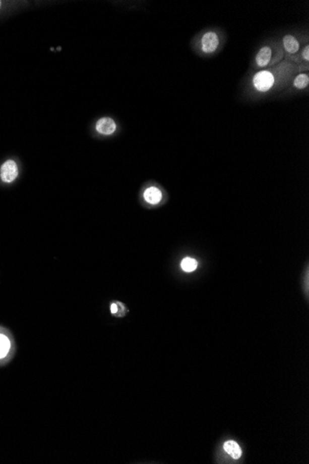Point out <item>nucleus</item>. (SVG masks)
I'll use <instances>...</instances> for the list:
<instances>
[{
  "label": "nucleus",
  "instance_id": "1",
  "mask_svg": "<svg viewBox=\"0 0 309 464\" xmlns=\"http://www.w3.org/2000/svg\"><path fill=\"white\" fill-rule=\"evenodd\" d=\"M16 354V344L9 329L0 326V367L12 362Z\"/></svg>",
  "mask_w": 309,
  "mask_h": 464
},
{
  "label": "nucleus",
  "instance_id": "12",
  "mask_svg": "<svg viewBox=\"0 0 309 464\" xmlns=\"http://www.w3.org/2000/svg\"><path fill=\"white\" fill-rule=\"evenodd\" d=\"M120 303H112L110 305V312L111 314H114V315H121V313H120Z\"/></svg>",
  "mask_w": 309,
  "mask_h": 464
},
{
  "label": "nucleus",
  "instance_id": "3",
  "mask_svg": "<svg viewBox=\"0 0 309 464\" xmlns=\"http://www.w3.org/2000/svg\"><path fill=\"white\" fill-rule=\"evenodd\" d=\"M18 175H19V169H18L17 163H15L13 160H8L2 164L1 169H0V178L4 183L11 184L17 179Z\"/></svg>",
  "mask_w": 309,
  "mask_h": 464
},
{
  "label": "nucleus",
  "instance_id": "8",
  "mask_svg": "<svg viewBox=\"0 0 309 464\" xmlns=\"http://www.w3.org/2000/svg\"><path fill=\"white\" fill-rule=\"evenodd\" d=\"M282 43H283V47L288 54L293 55L297 53V51L300 48V45L298 40L292 35V34H286L282 38Z\"/></svg>",
  "mask_w": 309,
  "mask_h": 464
},
{
  "label": "nucleus",
  "instance_id": "2",
  "mask_svg": "<svg viewBox=\"0 0 309 464\" xmlns=\"http://www.w3.org/2000/svg\"><path fill=\"white\" fill-rule=\"evenodd\" d=\"M275 83L274 74L270 71H260L253 77V85L259 92H268L272 88Z\"/></svg>",
  "mask_w": 309,
  "mask_h": 464
},
{
  "label": "nucleus",
  "instance_id": "5",
  "mask_svg": "<svg viewBox=\"0 0 309 464\" xmlns=\"http://www.w3.org/2000/svg\"><path fill=\"white\" fill-rule=\"evenodd\" d=\"M96 130L98 134L111 135L117 130V124L111 118H101L96 122Z\"/></svg>",
  "mask_w": 309,
  "mask_h": 464
},
{
  "label": "nucleus",
  "instance_id": "7",
  "mask_svg": "<svg viewBox=\"0 0 309 464\" xmlns=\"http://www.w3.org/2000/svg\"><path fill=\"white\" fill-rule=\"evenodd\" d=\"M272 58V49L269 45H265L259 49L257 56H256V62L258 66L260 68H264L270 64V61Z\"/></svg>",
  "mask_w": 309,
  "mask_h": 464
},
{
  "label": "nucleus",
  "instance_id": "4",
  "mask_svg": "<svg viewBox=\"0 0 309 464\" xmlns=\"http://www.w3.org/2000/svg\"><path fill=\"white\" fill-rule=\"evenodd\" d=\"M219 38L215 32H208L203 34L201 38V48L203 52L211 54L219 47Z\"/></svg>",
  "mask_w": 309,
  "mask_h": 464
},
{
  "label": "nucleus",
  "instance_id": "10",
  "mask_svg": "<svg viewBox=\"0 0 309 464\" xmlns=\"http://www.w3.org/2000/svg\"><path fill=\"white\" fill-rule=\"evenodd\" d=\"M309 77L308 74L305 73H301L298 74L297 76L293 80V86L297 89H304L308 86Z\"/></svg>",
  "mask_w": 309,
  "mask_h": 464
},
{
  "label": "nucleus",
  "instance_id": "6",
  "mask_svg": "<svg viewBox=\"0 0 309 464\" xmlns=\"http://www.w3.org/2000/svg\"><path fill=\"white\" fill-rule=\"evenodd\" d=\"M163 194L161 190L156 187V186H150L146 188L144 192V198L147 203L151 205H157L159 202L162 200Z\"/></svg>",
  "mask_w": 309,
  "mask_h": 464
},
{
  "label": "nucleus",
  "instance_id": "11",
  "mask_svg": "<svg viewBox=\"0 0 309 464\" xmlns=\"http://www.w3.org/2000/svg\"><path fill=\"white\" fill-rule=\"evenodd\" d=\"M180 267L182 269V271H184L186 273H191L197 268V262L195 259L186 257L181 261Z\"/></svg>",
  "mask_w": 309,
  "mask_h": 464
},
{
  "label": "nucleus",
  "instance_id": "13",
  "mask_svg": "<svg viewBox=\"0 0 309 464\" xmlns=\"http://www.w3.org/2000/svg\"><path fill=\"white\" fill-rule=\"evenodd\" d=\"M302 56H303V60L305 62H308L309 61V46L306 45L304 48H303V53H302Z\"/></svg>",
  "mask_w": 309,
  "mask_h": 464
},
{
  "label": "nucleus",
  "instance_id": "14",
  "mask_svg": "<svg viewBox=\"0 0 309 464\" xmlns=\"http://www.w3.org/2000/svg\"><path fill=\"white\" fill-rule=\"evenodd\" d=\"M1 6H2V2L0 1V9H1Z\"/></svg>",
  "mask_w": 309,
  "mask_h": 464
},
{
  "label": "nucleus",
  "instance_id": "9",
  "mask_svg": "<svg viewBox=\"0 0 309 464\" xmlns=\"http://www.w3.org/2000/svg\"><path fill=\"white\" fill-rule=\"evenodd\" d=\"M223 447H224L225 451L234 459H238L242 456L241 447H239V445L235 441H232V440L227 441L225 443Z\"/></svg>",
  "mask_w": 309,
  "mask_h": 464
}]
</instances>
